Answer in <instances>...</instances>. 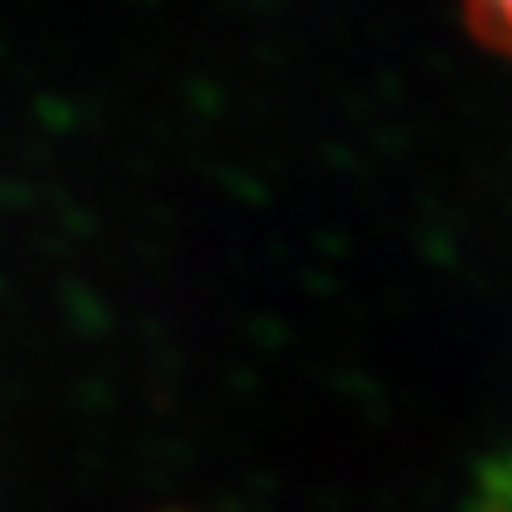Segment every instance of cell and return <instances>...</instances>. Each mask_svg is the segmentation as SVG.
Instances as JSON below:
<instances>
[{
  "label": "cell",
  "instance_id": "obj_1",
  "mask_svg": "<svg viewBox=\"0 0 512 512\" xmlns=\"http://www.w3.org/2000/svg\"><path fill=\"white\" fill-rule=\"evenodd\" d=\"M457 5L474 43L512 60V0H457Z\"/></svg>",
  "mask_w": 512,
  "mask_h": 512
}]
</instances>
